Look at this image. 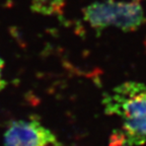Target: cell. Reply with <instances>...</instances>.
Wrapping results in <instances>:
<instances>
[{"instance_id": "2", "label": "cell", "mask_w": 146, "mask_h": 146, "mask_svg": "<svg viewBox=\"0 0 146 146\" xmlns=\"http://www.w3.org/2000/svg\"><path fill=\"white\" fill-rule=\"evenodd\" d=\"M84 21L96 30L116 27L135 31L144 23L145 14L139 0H104L83 10Z\"/></svg>"}, {"instance_id": "1", "label": "cell", "mask_w": 146, "mask_h": 146, "mask_svg": "<svg viewBox=\"0 0 146 146\" xmlns=\"http://www.w3.org/2000/svg\"><path fill=\"white\" fill-rule=\"evenodd\" d=\"M108 115L120 119L121 126L111 138L110 146H140L146 142V84L127 81L106 94Z\"/></svg>"}, {"instance_id": "3", "label": "cell", "mask_w": 146, "mask_h": 146, "mask_svg": "<svg viewBox=\"0 0 146 146\" xmlns=\"http://www.w3.org/2000/svg\"><path fill=\"white\" fill-rule=\"evenodd\" d=\"M5 146H63L55 134L36 119L10 123L4 133Z\"/></svg>"}, {"instance_id": "4", "label": "cell", "mask_w": 146, "mask_h": 146, "mask_svg": "<svg viewBox=\"0 0 146 146\" xmlns=\"http://www.w3.org/2000/svg\"><path fill=\"white\" fill-rule=\"evenodd\" d=\"M3 68H4V61L0 58V91L6 86V80L3 77Z\"/></svg>"}]
</instances>
